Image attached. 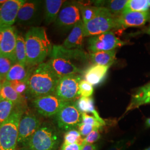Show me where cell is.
Masks as SVG:
<instances>
[{
    "label": "cell",
    "mask_w": 150,
    "mask_h": 150,
    "mask_svg": "<svg viewBox=\"0 0 150 150\" xmlns=\"http://www.w3.org/2000/svg\"><path fill=\"white\" fill-rule=\"evenodd\" d=\"M59 78L47 62L30 68L27 78V93L33 98L54 95Z\"/></svg>",
    "instance_id": "obj_1"
},
{
    "label": "cell",
    "mask_w": 150,
    "mask_h": 150,
    "mask_svg": "<svg viewBox=\"0 0 150 150\" xmlns=\"http://www.w3.org/2000/svg\"><path fill=\"white\" fill-rule=\"evenodd\" d=\"M27 65L32 67L44 62L52 47L45 28L31 27L25 36Z\"/></svg>",
    "instance_id": "obj_2"
},
{
    "label": "cell",
    "mask_w": 150,
    "mask_h": 150,
    "mask_svg": "<svg viewBox=\"0 0 150 150\" xmlns=\"http://www.w3.org/2000/svg\"><path fill=\"white\" fill-rule=\"evenodd\" d=\"M60 142L57 130L50 123H43L23 146L31 150H57Z\"/></svg>",
    "instance_id": "obj_3"
},
{
    "label": "cell",
    "mask_w": 150,
    "mask_h": 150,
    "mask_svg": "<svg viewBox=\"0 0 150 150\" xmlns=\"http://www.w3.org/2000/svg\"><path fill=\"white\" fill-rule=\"evenodd\" d=\"M27 108L16 107L10 117L0 125V150H17L18 125Z\"/></svg>",
    "instance_id": "obj_4"
},
{
    "label": "cell",
    "mask_w": 150,
    "mask_h": 150,
    "mask_svg": "<svg viewBox=\"0 0 150 150\" xmlns=\"http://www.w3.org/2000/svg\"><path fill=\"white\" fill-rule=\"evenodd\" d=\"M116 17L106 7H98L95 16L90 21L83 23L84 36H93L113 29H118Z\"/></svg>",
    "instance_id": "obj_5"
},
{
    "label": "cell",
    "mask_w": 150,
    "mask_h": 150,
    "mask_svg": "<svg viewBox=\"0 0 150 150\" xmlns=\"http://www.w3.org/2000/svg\"><path fill=\"white\" fill-rule=\"evenodd\" d=\"M82 76L78 74L65 76L60 78L54 95L65 102H75L80 96L79 87Z\"/></svg>",
    "instance_id": "obj_6"
},
{
    "label": "cell",
    "mask_w": 150,
    "mask_h": 150,
    "mask_svg": "<svg viewBox=\"0 0 150 150\" xmlns=\"http://www.w3.org/2000/svg\"><path fill=\"white\" fill-rule=\"evenodd\" d=\"M56 116L59 128L67 131L75 129L82 122V112L76 102H66Z\"/></svg>",
    "instance_id": "obj_7"
},
{
    "label": "cell",
    "mask_w": 150,
    "mask_h": 150,
    "mask_svg": "<svg viewBox=\"0 0 150 150\" xmlns=\"http://www.w3.org/2000/svg\"><path fill=\"white\" fill-rule=\"evenodd\" d=\"M88 50L92 53L108 51L115 50L126 44L125 41L119 39L112 31L91 36L88 40Z\"/></svg>",
    "instance_id": "obj_8"
},
{
    "label": "cell",
    "mask_w": 150,
    "mask_h": 150,
    "mask_svg": "<svg viewBox=\"0 0 150 150\" xmlns=\"http://www.w3.org/2000/svg\"><path fill=\"white\" fill-rule=\"evenodd\" d=\"M79 4L65 1L55 21L56 26L64 30H69L81 20Z\"/></svg>",
    "instance_id": "obj_9"
},
{
    "label": "cell",
    "mask_w": 150,
    "mask_h": 150,
    "mask_svg": "<svg viewBox=\"0 0 150 150\" xmlns=\"http://www.w3.org/2000/svg\"><path fill=\"white\" fill-rule=\"evenodd\" d=\"M42 124L38 115L27 108L23 113L18 125V144L25 145Z\"/></svg>",
    "instance_id": "obj_10"
},
{
    "label": "cell",
    "mask_w": 150,
    "mask_h": 150,
    "mask_svg": "<svg viewBox=\"0 0 150 150\" xmlns=\"http://www.w3.org/2000/svg\"><path fill=\"white\" fill-rule=\"evenodd\" d=\"M66 103L54 94L35 98L32 101L33 106L36 111L45 117L56 115Z\"/></svg>",
    "instance_id": "obj_11"
},
{
    "label": "cell",
    "mask_w": 150,
    "mask_h": 150,
    "mask_svg": "<svg viewBox=\"0 0 150 150\" xmlns=\"http://www.w3.org/2000/svg\"><path fill=\"white\" fill-rule=\"evenodd\" d=\"M26 0H7L0 7V28L13 26L18 12Z\"/></svg>",
    "instance_id": "obj_12"
},
{
    "label": "cell",
    "mask_w": 150,
    "mask_h": 150,
    "mask_svg": "<svg viewBox=\"0 0 150 150\" xmlns=\"http://www.w3.org/2000/svg\"><path fill=\"white\" fill-rule=\"evenodd\" d=\"M47 61L54 74L59 78L65 76L82 74V71L77 67L71 60L59 56H50Z\"/></svg>",
    "instance_id": "obj_13"
},
{
    "label": "cell",
    "mask_w": 150,
    "mask_h": 150,
    "mask_svg": "<svg viewBox=\"0 0 150 150\" xmlns=\"http://www.w3.org/2000/svg\"><path fill=\"white\" fill-rule=\"evenodd\" d=\"M150 18V11L123 12L120 15L116 17L118 29L142 26L149 21Z\"/></svg>",
    "instance_id": "obj_14"
},
{
    "label": "cell",
    "mask_w": 150,
    "mask_h": 150,
    "mask_svg": "<svg viewBox=\"0 0 150 150\" xmlns=\"http://www.w3.org/2000/svg\"><path fill=\"white\" fill-rule=\"evenodd\" d=\"M41 4L40 1H26L18 11L16 22L25 25L32 24L40 13Z\"/></svg>",
    "instance_id": "obj_15"
},
{
    "label": "cell",
    "mask_w": 150,
    "mask_h": 150,
    "mask_svg": "<svg viewBox=\"0 0 150 150\" xmlns=\"http://www.w3.org/2000/svg\"><path fill=\"white\" fill-rule=\"evenodd\" d=\"M17 32L14 26L4 28L3 36L0 42V51L1 55L14 59Z\"/></svg>",
    "instance_id": "obj_16"
},
{
    "label": "cell",
    "mask_w": 150,
    "mask_h": 150,
    "mask_svg": "<svg viewBox=\"0 0 150 150\" xmlns=\"http://www.w3.org/2000/svg\"><path fill=\"white\" fill-rule=\"evenodd\" d=\"M84 38L83 23L81 20L72 28L69 35L64 40L62 46L66 49L80 50L82 47Z\"/></svg>",
    "instance_id": "obj_17"
},
{
    "label": "cell",
    "mask_w": 150,
    "mask_h": 150,
    "mask_svg": "<svg viewBox=\"0 0 150 150\" xmlns=\"http://www.w3.org/2000/svg\"><path fill=\"white\" fill-rule=\"evenodd\" d=\"M5 100L13 102L16 107L27 108V102L24 96L18 93L12 86L9 82L4 81L2 84L0 93V100Z\"/></svg>",
    "instance_id": "obj_18"
},
{
    "label": "cell",
    "mask_w": 150,
    "mask_h": 150,
    "mask_svg": "<svg viewBox=\"0 0 150 150\" xmlns=\"http://www.w3.org/2000/svg\"><path fill=\"white\" fill-rule=\"evenodd\" d=\"M150 103V82L139 88L132 95L125 113Z\"/></svg>",
    "instance_id": "obj_19"
},
{
    "label": "cell",
    "mask_w": 150,
    "mask_h": 150,
    "mask_svg": "<svg viewBox=\"0 0 150 150\" xmlns=\"http://www.w3.org/2000/svg\"><path fill=\"white\" fill-rule=\"evenodd\" d=\"M109 67L110 66L97 64L92 66L85 72V80L92 86L98 85L104 80Z\"/></svg>",
    "instance_id": "obj_20"
},
{
    "label": "cell",
    "mask_w": 150,
    "mask_h": 150,
    "mask_svg": "<svg viewBox=\"0 0 150 150\" xmlns=\"http://www.w3.org/2000/svg\"><path fill=\"white\" fill-rule=\"evenodd\" d=\"M65 1L62 0H46L45 1L44 17L47 25L56 21L61 7Z\"/></svg>",
    "instance_id": "obj_21"
},
{
    "label": "cell",
    "mask_w": 150,
    "mask_h": 150,
    "mask_svg": "<svg viewBox=\"0 0 150 150\" xmlns=\"http://www.w3.org/2000/svg\"><path fill=\"white\" fill-rule=\"evenodd\" d=\"M50 56H59L65 57L67 59H86L88 56V54L79 49H66L62 46L54 45Z\"/></svg>",
    "instance_id": "obj_22"
},
{
    "label": "cell",
    "mask_w": 150,
    "mask_h": 150,
    "mask_svg": "<svg viewBox=\"0 0 150 150\" xmlns=\"http://www.w3.org/2000/svg\"><path fill=\"white\" fill-rule=\"evenodd\" d=\"M27 65L16 62L11 68L6 76L5 81L8 82L17 81H27L30 69Z\"/></svg>",
    "instance_id": "obj_23"
},
{
    "label": "cell",
    "mask_w": 150,
    "mask_h": 150,
    "mask_svg": "<svg viewBox=\"0 0 150 150\" xmlns=\"http://www.w3.org/2000/svg\"><path fill=\"white\" fill-rule=\"evenodd\" d=\"M116 54V50H113L91 53L90 57L92 62L95 64L110 66L115 59Z\"/></svg>",
    "instance_id": "obj_24"
},
{
    "label": "cell",
    "mask_w": 150,
    "mask_h": 150,
    "mask_svg": "<svg viewBox=\"0 0 150 150\" xmlns=\"http://www.w3.org/2000/svg\"><path fill=\"white\" fill-rule=\"evenodd\" d=\"M15 56L16 62L27 65L25 38L21 33H17Z\"/></svg>",
    "instance_id": "obj_25"
},
{
    "label": "cell",
    "mask_w": 150,
    "mask_h": 150,
    "mask_svg": "<svg viewBox=\"0 0 150 150\" xmlns=\"http://www.w3.org/2000/svg\"><path fill=\"white\" fill-rule=\"evenodd\" d=\"M76 104L81 112L92 113L93 116L98 120L101 118L97 112L94 106L93 100L91 97H81L76 102Z\"/></svg>",
    "instance_id": "obj_26"
},
{
    "label": "cell",
    "mask_w": 150,
    "mask_h": 150,
    "mask_svg": "<svg viewBox=\"0 0 150 150\" xmlns=\"http://www.w3.org/2000/svg\"><path fill=\"white\" fill-rule=\"evenodd\" d=\"M150 7L149 1L129 0L127 1L123 12L129 11L145 12L149 11Z\"/></svg>",
    "instance_id": "obj_27"
},
{
    "label": "cell",
    "mask_w": 150,
    "mask_h": 150,
    "mask_svg": "<svg viewBox=\"0 0 150 150\" xmlns=\"http://www.w3.org/2000/svg\"><path fill=\"white\" fill-rule=\"evenodd\" d=\"M16 107L13 102L5 100H0V125L10 117Z\"/></svg>",
    "instance_id": "obj_28"
},
{
    "label": "cell",
    "mask_w": 150,
    "mask_h": 150,
    "mask_svg": "<svg viewBox=\"0 0 150 150\" xmlns=\"http://www.w3.org/2000/svg\"><path fill=\"white\" fill-rule=\"evenodd\" d=\"M105 2V6L110 12L116 16V15H120L125 7L127 1L126 0H112L107 1Z\"/></svg>",
    "instance_id": "obj_29"
},
{
    "label": "cell",
    "mask_w": 150,
    "mask_h": 150,
    "mask_svg": "<svg viewBox=\"0 0 150 150\" xmlns=\"http://www.w3.org/2000/svg\"><path fill=\"white\" fill-rule=\"evenodd\" d=\"M79 4L82 20L83 23L90 21L96 15L98 7L82 5Z\"/></svg>",
    "instance_id": "obj_30"
},
{
    "label": "cell",
    "mask_w": 150,
    "mask_h": 150,
    "mask_svg": "<svg viewBox=\"0 0 150 150\" xmlns=\"http://www.w3.org/2000/svg\"><path fill=\"white\" fill-rule=\"evenodd\" d=\"M83 139L80 132L75 129L67 131L64 136V144H78L82 145Z\"/></svg>",
    "instance_id": "obj_31"
},
{
    "label": "cell",
    "mask_w": 150,
    "mask_h": 150,
    "mask_svg": "<svg viewBox=\"0 0 150 150\" xmlns=\"http://www.w3.org/2000/svg\"><path fill=\"white\" fill-rule=\"evenodd\" d=\"M14 59L4 56H0V77L4 79L11 69L12 66L16 64Z\"/></svg>",
    "instance_id": "obj_32"
},
{
    "label": "cell",
    "mask_w": 150,
    "mask_h": 150,
    "mask_svg": "<svg viewBox=\"0 0 150 150\" xmlns=\"http://www.w3.org/2000/svg\"><path fill=\"white\" fill-rule=\"evenodd\" d=\"M93 93V87L86 80H82L79 83V95L83 97H90Z\"/></svg>",
    "instance_id": "obj_33"
},
{
    "label": "cell",
    "mask_w": 150,
    "mask_h": 150,
    "mask_svg": "<svg viewBox=\"0 0 150 150\" xmlns=\"http://www.w3.org/2000/svg\"><path fill=\"white\" fill-rule=\"evenodd\" d=\"M10 85L19 94L23 95L26 93L28 90L27 81H17L9 82Z\"/></svg>",
    "instance_id": "obj_34"
},
{
    "label": "cell",
    "mask_w": 150,
    "mask_h": 150,
    "mask_svg": "<svg viewBox=\"0 0 150 150\" xmlns=\"http://www.w3.org/2000/svg\"><path fill=\"white\" fill-rule=\"evenodd\" d=\"M81 122L96 127L97 129H100L103 126L94 116L88 115L86 113H82V122Z\"/></svg>",
    "instance_id": "obj_35"
},
{
    "label": "cell",
    "mask_w": 150,
    "mask_h": 150,
    "mask_svg": "<svg viewBox=\"0 0 150 150\" xmlns=\"http://www.w3.org/2000/svg\"><path fill=\"white\" fill-rule=\"evenodd\" d=\"M100 129H96L92 131L90 134H88L84 139H83L82 144H93L96 142L101 137V134L99 131Z\"/></svg>",
    "instance_id": "obj_36"
},
{
    "label": "cell",
    "mask_w": 150,
    "mask_h": 150,
    "mask_svg": "<svg viewBox=\"0 0 150 150\" xmlns=\"http://www.w3.org/2000/svg\"><path fill=\"white\" fill-rule=\"evenodd\" d=\"M79 129V131L80 132L82 136H85L86 137L88 134H90L92 131L94 129H96V127L88 125V124H86V123H81L78 126Z\"/></svg>",
    "instance_id": "obj_37"
},
{
    "label": "cell",
    "mask_w": 150,
    "mask_h": 150,
    "mask_svg": "<svg viewBox=\"0 0 150 150\" xmlns=\"http://www.w3.org/2000/svg\"><path fill=\"white\" fill-rule=\"evenodd\" d=\"M82 148V145L78 144H66L63 143L61 146L60 150H81Z\"/></svg>",
    "instance_id": "obj_38"
},
{
    "label": "cell",
    "mask_w": 150,
    "mask_h": 150,
    "mask_svg": "<svg viewBox=\"0 0 150 150\" xmlns=\"http://www.w3.org/2000/svg\"><path fill=\"white\" fill-rule=\"evenodd\" d=\"M127 146L125 140H121L117 142L108 150H125Z\"/></svg>",
    "instance_id": "obj_39"
},
{
    "label": "cell",
    "mask_w": 150,
    "mask_h": 150,
    "mask_svg": "<svg viewBox=\"0 0 150 150\" xmlns=\"http://www.w3.org/2000/svg\"><path fill=\"white\" fill-rule=\"evenodd\" d=\"M81 150H97V146L93 144H82Z\"/></svg>",
    "instance_id": "obj_40"
},
{
    "label": "cell",
    "mask_w": 150,
    "mask_h": 150,
    "mask_svg": "<svg viewBox=\"0 0 150 150\" xmlns=\"http://www.w3.org/2000/svg\"><path fill=\"white\" fill-rule=\"evenodd\" d=\"M4 30L3 28H0V42L2 40V36H3V31H4Z\"/></svg>",
    "instance_id": "obj_41"
},
{
    "label": "cell",
    "mask_w": 150,
    "mask_h": 150,
    "mask_svg": "<svg viewBox=\"0 0 150 150\" xmlns=\"http://www.w3.org/2000/svg\"><path fill=\"white\" fill-rule=\"evenodd\" d=\"M146 125L147 127H150V118H148L146 121Z\"/></svg>",
    "instance_id": "obj_42"
},
{
    "label": "cell",
    "mask_w": 150,
    "mask_h": 150,
    "mask_svg": "<svg viewBox=\"0 0 150 150\" xmlns=\"http://www.w3.org/2000/svg\"><path fill=\"white\" fill-rule=\"evenodd\" d=\"M18 150H30V149H28L27 147L26 146H23L22 148H21L20 149H19Z\"/></svg>",
    "instance_id": "obj_43"
},
{
    "label": "cell",
    "mask_w": 150,
    "mask_h": 150,
    "mask_svg": "<svg viewBox=\"0 0 150 150\" xmlns=\"http://www.w3.org/2000/svg\"><path fill=\"white\" fill-rule=\"evenodd\" d=\"M6 1V0H0V7Z\"/></svg>",
    "instance_id": "obj_44"
},
{
    "label": "cell",
    "mask_w": 150,
    "mask_h": 150,
    "mask_svg": "<svg viewBox=\"0 0 150 150\" xmlns=\"http://www.w3.org/2000/svg\"><path fill=\"white\" fill-rule=\"evenodd\" d=\"M146 33H147V34H149V35H150V26L149 27L147 28V31H146Z\"/></svg>",
    "instance_id": "obj_45"
},
{
    "label": "cell",
    "mask_w": 150,
    "mask_h": 150,
    "mask_svg": "<svg viewBox=\"0 0 150 150\" xmlns=\"http://www.w3.org/2000/svg\"><path fill=\"white\" fill-rule=\"evenodd\" d=\"M3 82H2V81H0V93H1V89H2Z\"/></svg>",
    "instance_id": "obj_46"
},
{
    "label": "cell",
    "mask_w": 150,
    "mask_h": 150,
    "mask_svg": "<svg viewBox=\"0 0 150 150\" xmlns=\"http://www.w3.org/2000/svg\"><path fill=\"white\" fill-rule=\"evenodd\" d=\"M150 150V147H149V148H147V149H146V150Z\"/></svg>",
    "instance_id": "obj_47"
},
{
    "label": "cell",
    "mask_w": 150,
    "mask_h": 150,
    "mask_svg": "<svg viewBox=\"0 0 150 150\" xmlns=\"http://www.w3.org/2000/svg\"><path fill=\"white\" fill-rule=\"evenodd\" d=\"M2 80H3V79H2V78H1V77H0V81H2Z\"/></svg>",
    "instance_id": "obj_48"
},
{
    "label": "cell",
    "mask_w": 150,
    "mask_h": 150,
    "mask_svg": "<svg viewBox=\"0 0 150 150\" xmlns=\"http://www.w3.org/2000/svg\"><path fill=\"white\" fill-rule=\"evenodd\" d=\"M1 55V51H0V56Z\"/></svg>",
    "instance_id": "obj_49"
},
{
    "label": "cell",
    "mask_w": 150,
    "mask_h": 150,
    "mask_svg": "<svg viewBox=\"0 0 150 150\" xmlns=\"http://www.w3.org/2000/svg\"><path fill=\"white\" fill-rule=\"evenodd\" d=\"M149 21H150V20H149Z\"/></svg>",
    "instance_id": "obj_50"
}]
</instances>
